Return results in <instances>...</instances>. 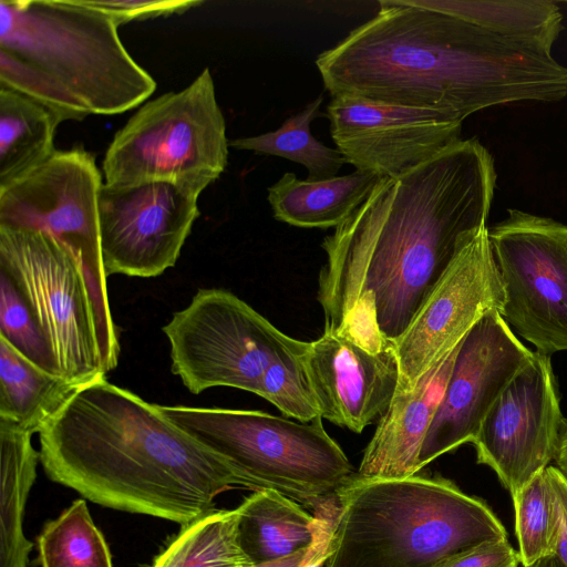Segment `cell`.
Listing matches in <instances>:
<instances>
[{
  "label": "cell",
  "instance_id": "cell-18",
  "mask_svg": "<svg viewBox=\"0 0 567 567\" xmlns=\"http://www.w3.org/2000/svg\"><path fill=\"white\" fill-rule=\"evenodd\" d=\"M460 343L429 369L411 391L395 393L363 452L357 472L359 476L401 478L420 472L421 447L443 396Z\"/></svg>",
  "mask_w": 567,
  "mask_h": 567
},
{
  "label": "cell",
  "instance_id": "cell-20",
  "mask_svg": "<svg viewBox=\"0 0 567 567\" xmlns=\"http://www.w3.org/2000/svg\"><path fill=\"white\" fill-rule=\"evenodd\" d=\"M237 509L239 542L254 564L288 557L313 543V513L279 492L255 491Z\"/></svg>",
  "mask_w": 567,
  "mask_h": 567
},
{
  "label": "cell",
  "instance_id": "cell-17",
  "mask_svg": "<svg viewBox=\"0 0 567 567\" xmlns=\"http://www.w3.org/2000/svg\"><path fill=\"white\" fill-rule=\"evenodd\" d=\"M305 363L320 416L355 433L385 413L399 386L394 343L373 351L343 331L324 330L309 342Z\"/></svg>",
  "mask_w": 567,
  "mask_h": 567
},
{
  "label": "cell",
  "instance_id": "cell-33",
  "mask_svg": "<svg viewBox=\"0 0 567 567\" xmlns=\"http://www.w3.org/2000/svg\"><path fill=\"white\" fill-rule=\"evenodd\" d=\"M313 544V543H312ZM312 551V545L305 550L292 554L288 557L277 559L274 561H267L261 564H255L251 567H305Z\"/></svg>",
  "mask_w": 567,
  "mask_h": 567
},
{
  "label": "cell",
  "instance_id": "cell-3",
  "mask_svg": "<svg viewBox=\"0 0 567 567\" xmlns=\"http://www.w3.org/2000/svg\"><path fill=\"white\" fill-rule=\"evenodd\" d=\"M48 477L85 499L188 525L246 489L221 455L105 375L78 386L39 431Z\"/></svg>",
  "mask_w": 567,
  "mask_h": 567
},
{
  "label": "cell",
  "instance_id": "cell-29",
  "mask_svg": "<svg viewBox=\"0 0 567 567\" xmlns=\"http://www.w3.org/2000/svg\"><path fill=\"white\" fill-rule=\"evenodd\" d=\"M0 336L38 367L60 375L53 354L35 319L3 271H0Z\"/></svg>",
  "mask_w": 567,
  "mask_h": 567
},
{
  "label": "cell",
  "instance_id": "cell-15",
  "mask_svg": "<svg viewBox=\"0 0 567 567\" xmlns=\"http://www.w3.org/2000/svg\"><path fill=\"white\" fill-rule=\"evenodd\" d=\"M501 316H484L463 338L424 437L419 470L465 443L516 374L534 358Z\"/></svg>",
  "mask_w": 567,
  "mask_h": 567
},
{
  "label": "cell",
  "instance_id": "cell-1",
  "mask_svg": "<svg viewBox=\"0 0 567 567\" xmlns=\"http://www.w3.org/2000/svg\"><path fill=\"white\" fill-rule=\"evenodd\" d=\"M563 28L548 0H383L316 65L331 96L463 122L486 107L563 100L567 68L551 53Z\"/></svg>",
  "mask_w": 567,
  "mask_h": 567
},
{
  "label": "cell",
  "instance_id": "cell-34",
  "mask_svg": "<svg viewBox=\"0 0 567 567\" xmlns=\"http://www.w3.org/2000/svg\"><path fill=\"white\" fill-rule=\"evenodd\" d=\"M554 462L555 466L567 478V417H565L564 424L561 426L559 442Z\"/></svg>",
  "mask_w": 567,
  "mask_h": 567
},
{
  "label": "cell",
  "instance_id": "cell-21",
  "mask_svg": "<svg viewBox=\"0 0 567 567\" xmlns=\"http://www.w3.org/2000/svg\"><path fill=\"white\" fill-rule=\"evenodd\" d=\"M32 435L0 419V567H29V555L34 546L23 532L25 504L40 461V452L31 443Z\"/></svg>",
  "mask_w": 567,
  "mask_h": 567
},
{
  "label": "cell",
  "instance_id": "cell-7",
  "mask_svg": "<svg viewBox=\"0 0 567 567\" xmlns=\"http://www.w3.org/2000/svg\"><path fill=\"white\" fill-rule=\"evenodd\" d=\"M158 408L182 430L225 457L246 489H272L313 511L355 474L340 445L324 430L321 416L301 422L261 411Z\"/></svg>",
  "mask_w": 567,
  "mask_h": 567
},
{
  "label": "cell",
  "instance_id": "cell-13",
  "mask_svg": "<svg viewBox=\"0 0 567 567\" xmlns=\"http://www.w3.org/2000/svg\"><path fill=\"white\" fill-rule=\"evenodd\" d=\"M565 416L551 357L534 352L484 417L472 444L512 497L554 461Z\"/></svg>",
  "mask_w": 567,
  "mask_h": 567
},
{
  "label": "cell",
  "instance_id": "cell-12",
  "mask_svg": "<svg viewBox=\"0 0 567 567\" xmlns=\"http://www.w3.org/2000/svg\"><path fill=\"white\" fill-rule=\"evenodd\" d=\"M200 193L171 182L103 184L99 221L106 277L151 278L174 267L199 216Z\"/></svg>",
  "mask_w": 567,
  "mask_h": 567
},
{
  "label": "cell",
  "instance_id": "cell-26",
  "mask_svg": "<svg viewBox=\"0 0 567 567\" xmlns=\"http://www.w3.org/2000/svg\"><path fill=\"white\" fill-rule=\"evenodd\" d=\"M37 546L41 567H113L109 546L83 498L44 525Z\"/></svg>",
  "mask_w": 567,
  "mask_h": 567
},
{
  "label": "cell",
  "instance_id": "cell-28",
  "mask_svg": "<svg viewBox=\"0 0 567 567\" xmlns=\"http://www.w3.org/2000/svg\"><path fill=\"white\" fill-rule=\"evenodd\" d=\"M512 498L520 563L528 567L551 555L554 508L545 470Z\"/></svg>",
  "mask_w": 567,
  "mask_h": 567
},
{
  "label": "cell",
  "instance_id": "cell-11",
  "mask_svg": "<svg viewBox=\"0 0 567 567\" xmlns=\"http://www.w3.org/2000/svg\"><path fill=\"white\" fill-rule=\"evenodd\" d=\"M101 172L83 148L56 151L47 162L0 188V227L49 233L82 259L109 303L99 221Z\"/></svg>",
  "mask_w": 567,
  "mask_h": 567
},
{
  "label": "cell",
  "instance_id": "cell-35",
  "mask_svg": "<svg viewBox=\"0 0 567 567\" xmlns=\"http://www.w3.org/2000/svg\"><path fill=\"white\" fill-rule=\"evenodd\" d=\"M528 567H565L555 556L544 557Z\"/></svg>",
  "mask_w": 567,
  "mask_h": 567
},
{
  "label": "cell",
  "instance_id": "cell-30",
  "mask_svg": "<svg viewBox=\"0 0 567 567\" xmlns=\"http://www.w3.org/2000/svg\"><path fill=\"white\" fill-rule=\"evenodd\" d=\"M85 3L107 14L118 27L130 21H140L157 17L179 14L188 9L203 4V1L178 0H84Z\"/></svg>",
  "mask_w": 567,
  "mask_h": 567
},
{
  "label": "cell",
  "instance_id": "cell-5",
  "mask_svg": "<svg viewBox=\"0 0 567 567\" xmlns=\"http://www.w3.org/2000/svg\"><path fill=\"white\" fill-rule=\"evenodd\" d=\"M336 499L323 567H433L483 543L507 538L485 502L440 475L368 478L355 473Z\"/></svg>",
  "mask_w": 567,
  "mask_h": 567
},
{
  "label": "cell",
  "instance_id": "cell-32",
  "mask_svg": "<svg viewBox=\"0 0 567 567\" xmlns=\"http://www.w3.org/2000/svg\"><path fill=\"white\" fill-rule=\"evenodd\" d=\"M553 497L554 536L551 555L567 567V478L555 466L545 468Z\"/></svg>",
  "mask_w": 567,
  "mask_h": 567
},
{
  "label": "cell",
  "instance_id": "cell-23",
  "mask_svg": "<svg viewBox=\"0 0 567 567\" xmlns=\"http://www.w3.org/2000/svg\"><path fill=\"white\" fill-rule=\"evenodd\" d=\"M76 389L20 353L0 336V419L35 433Z\"/></svg>",
  "mask_w": 567,
  "mask_h": 567
},
{
  "label": "cell",
  "instance_id": "cell-8",
  "mask_svg": "<svg viewBox=\"0 0 567 567\" xmlns=\"http://www.w3.org/2000/svg\"><path fill=\"white\" fill-rule=\"evenodd\" d=\"M229 141L208 69L179 92L143 104L115 133L104 159L106 184L171 182L203 192L225 171Z\"/></svg>",
  "mask_w": 567,
  "mask_h": 567
},
{
  "label": "cell",
  "instance_id": "cell-4",
  "mask_svg": "<svg viewBox=\"0 0 567 567\" xmlns=\"http://www.w3.org/2000/svg\"><path fill=\"white\" fill-rule=\"evenodd\" d=\"M117 29L84 0H0V86L63 121L126 112L150 97L156 82Z\"/></svg>",
  "mask_w": 567,
  "mask_h": 567
},
{
  "label": "cell",
  "instance_id": "cell-6",
  "mask_svg": "<svg viewBox=\"0 0 567 567\" xmlns=\"http://www.w3.org/2000/svg\"><path fill=\"white\" fill-rule=\"evenodd\" d=\"M0 271L29 307L64 380L78 388L116 368L110 303L70 246L45 231L0 227Z\"/></svg>",
  "mask_w": 567,
  "mask_h": 567
},
{
  "label": "cell",
  "instance_id": "cell-19",
  "mask_svg": "<svg viewBox=\"0 0 567 567\" xmlns=\"http://www.w3.org/2000/svg\"><path fill=\"white\" fill-rule=\"evenodd\" d=\"M382 178L359 169L321 181L300 179L287 172L268 187L267 198L279 221L303 228L338 227Z\"/></svg>",
  "mask_w": 567,
  "mask_h": 567
},
{
  "label": "cell",
  "instance_id": "cell-22",
  "mask_svg": "<svg viewBox=\"0 0 567 567\" xmlns=\"http://www.w3.org/2000/svg\"><path fill=\"white\" fill-rule=\"evenodd\" d=\"M61 116L41 102L0 86V188L27 175L56 151Z\"/></svg>",
  "mask_w": 567,
  "mask_h": 567
},
{
  "label": "cell",
  "instance_id": "cell-31",
  "mask_svg": "<svg viewBox=\"0 0 567 567\" xmlns=\"http://www.w3.org/2000/svg\"><path fill=\"white\" fill-rule=\"evenodd\" d=\"M517 553L506 539L486 542L449 557L433 567H518Z\"/></svg>",
  "mask_w": 567,
  "mask_h": 567
},
{
  "label": "cell",
  "instance_id": "cell-9",
  "mask_svg": "<svg viewBox=\"0 0 567 567\" xmlns=\"http://www.w3.org/2000/svg\"><path fill=\"white\" fill-rule=\"evenodd\" d=\"M172 372L194 394L215 386L260 396L262 377L293 338L233 292L199 289L163 327Z\"/></svg>",
  "mask_w": 567,
  "mask_h": 567
},
{
  "label": "cell",
  "instance_id": "cell-24",
  "mask_svg": "<svg viewBox=\"0 0 567 567\" xmlns=\"http://www.w3.org/2000/svg\"><path fill=\"white\" fill-rule=\"evenodd\" d=\"M238 509H214L188 525L150 567H251L238 533Z\"/></svg>",
  "mask_w": 567,
  "mask_h": 567
},
{
  "label": "cell",
  "instance_id": "cell-2",
  "mask_svg": "<svg viewBox=\"0 0 567 567\" xmlns=\"http://www.w3.org/2000/svg\"><path fill=\"white\" fill-rule=\"evenodd\" d=\"M496 178L476 137L382 178L321 244L324 330L373 351L399 340L463 245L487 226Z\"/></svg>",
  "mask_w": 567,
  "mask_h": 567
},
{
  "label": "cell",
  "instance_id": "cell-10",
  "mask_svg": "<svg viewBox=\"0 0 567 567\" xmlns=\"http://www.w3.org/2000/svg\"><path fill=\"white\" fill-rule=\"evenodd\" d=\"M488 237L504 291L503 319L535 351L567 352V225L507 209Z\"/></svg>",
  "mask_w": 567,
  "mask_h": 567
},
{
  "label": "cell",
  "instance_id": "cell-14",
  "mask_svg": "<svg viewBox=\"0 0 567 567\" xmlns=\"http://www.w3.org/2000/svg\"><path fill=\"white\" fill-rule=\"evenodd\" d=\"M503 302L485 226L463 245L409 329L394 342L400 367L396 393L411 391L484 316L501 311Z\"/></svg>",
  "mask_w": 567,
  "mask_h": 567
},
{
  "label": "cell",
  "instance_id": "cell-27",
  "mask_svg": "<svg viewBox=\"0 0 567 567\" xmlns=\"http://www.w3.org/2000/svg\"><path fill=\"white\" fill-rule=\"evenodd\" d=\"M309 342L295 339L266 370L260 396L284 415L309 422L320 416L305 363Z\"/></svg>",
  "mask_w": 567,
  "mask_h": 567
},
{
  "label": "cell",
  "instance_id": "cell-16",
  "mask_svg": "<svg viewBox=\"0 0 567 567\" xmlns=\"http://www.w3.org/2000/svg\"><path fill=\"white\" fill-rule=\"evenodd\" d=\"M326 116L346 163L381 177H395L434 157L461 137L462 122L423 109L332 96Z\"/></svg>",
  "mask_w": 567,
  "mask_h": 567
},
{
  "label": "cell",
  "instance_id": "cell-25",
  "mask_svg": "<svg viewBox=\"0 0 567 567\" xmlns=\"http://www.w3.org/2000/svg\"><path fill=\"white\" fill-rule=\"evenodd\" d=\"M322 96L310 102L302 111L288 117L276 131L256 136L240 137L229 142L239 151L287 158L303 165L307 179L321 181L336 177L346 163L342 154L315 138L311 122L321 116Z\"/></svg>",
  "mask_w": 567,
  "mask_h": 567
}]
</instances>
